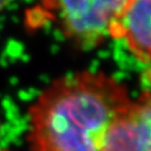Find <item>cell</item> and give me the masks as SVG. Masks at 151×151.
<instances>
[{
    "label": "cell",
    "mask_w": 151,
    "mask_h": 151,
    "mask_svg": "<svg viewBox=\"0 0 151 151\" xmlns=\"http://www.w3.org/2000/svg\"><path fill=\"white\" fill-rule=\"evenodd\" d=\"M130 102L125 86L101 72L60 77L29 108V149L102 151L109 127Z\"/></svg>",
    "instance_id": "6da1fadb"
},
{
    "label": "cell",
    "mask_w": 151,
    "mask_h": 151,
    "mask_svg": "<svg viewBox=\"0 0 151 151\" xmlns=\"http://www.w3.org/2000/svg\"><path fill=\"white\" fill-rule=\"evenodd\" d=\"M8 2H9V0H0V10H1Z\"/></svg>",
    "instance_id": "5b68a950"
},
{
    "label": "cell",
    "mask_w": 151,
    "mask_h": 151,
    "mask_svg": "<svg viewBox=\"0 0 151 151\" xmlns=\"http://www.w3.org/2000/svg\"><path fill=\"white\" fill-rule=\"evenodd\" d=\"M102 151H151V92H145L114 119Z\"/></svg>",
    "instance_id": "3957f363"
},
{
    "label": "cell",
    "mask_w": 151,
    "mask_h": 151,
    "mask_svg": "<svg viewBox=\"0 0 151 151\" xmlns=\"http://www.w3.org/2000/svg\"><path fill=\"white\" fill-rule=\"evenodd\" d=\"M66 37L94 48L111 37L129 0H43Z\"/></svg>",
    "instance_id": "7a4b0ae2"
},
{
    "label": "cell",
    "mask_w": 151,
    "mask_h": 151,
    "mask_svg": "<svg viewBox=\"0 0 151 151\" xmlns=\"http://www.w3.org/2000/svg\"><path fill=\"white\" fill-rule=\"evenodd\" d=\"M112 38H122L141 62H151V0H129Z\"/></svg>",
    "instance_id": "277c9868"
}]
</instances>
